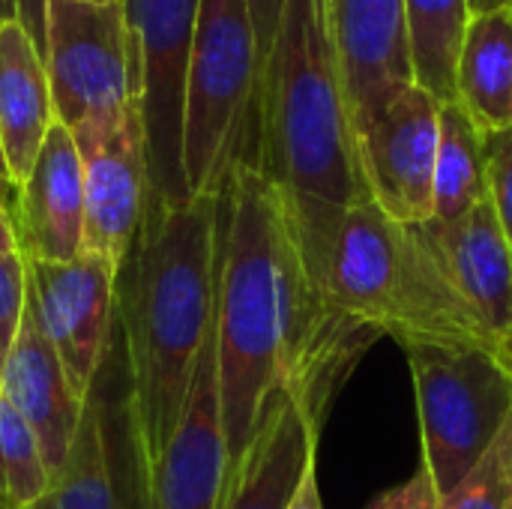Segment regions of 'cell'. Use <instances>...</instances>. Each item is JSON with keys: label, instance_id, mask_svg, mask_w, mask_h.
Masks as SVG:
<instances>
[{"label": "cell", "instance_id": "1", "mask_svg": "<svg viewBox=\"0 0 512 509\" xmlns=\"http://www.w3.org/2000/svg\"><path fill=\"white\" fill-rule=\"evenodd\" d=\"M222 192L150 204L117 279L135 417L150 474L183 417L216 327Z\"/></svg>", "mask_w": 512, "mask_h": 509}, {"label": "cell", "instance_id": "2", "mask_svg": "<svg viewBox=\"0 0 512 509\" xmlns=\"http://www.w3.org/2000/svg\"><path fill=\"white\" fill-rule=\"evenodd\" d=\"M279 204L309 279L348 321L393 339L402 351H501L447 279L420 225H402L372 201L330 204L279 192Z\"/></svg>", "mask_w": 512, "mask_h": 509}, {"label": "cell", "instance_id": "3", "mask_svg": "<svg viewBox=\"0 0 512 509\" xmlns=\"http://www.w3.org/2000/svg\"><path fill=\"white\" fill-rule=\"evenodd\" d=\"M216 375L231 465L285 378V267L276 186L237 162L222 189Z\"/></svg>", "mask_w": 512, "mask_h": 509}, {"label": "cell", "instance_id": "4", "mask_svg": "<svg viewBox=\"0 0 512 509\" xmlns=\"http://www.w3.org/2000/svg\"><path fill=\"white\" fill-rule=\"evenodd\" d=\"M255 168L285 195L330 204L372 201L327 0H285L264 60Z\"/></svg>", "mask_w": 512, "mask_h": 509}, {"label": "cell", "instance_id": "5", "mask_svg": "<svg viewBox=\"0 0 512 509\" xmlns=\"http://www.w3.org/2000/svg\"><path fill=\"white\" fill-rule=\"evenodd\" d=\"M261 72L249 3L201 0L183 108L189 195H219L237 162L255 165Z\"/></svg>", "mask_w": 512, "mask_h": 509}, {"label": "cell", "instance_id": "6", "mask_svg": "<svg viewBox=\"0 0 512 509\" xmlns=\"http://www.w3.org/2000/svg\"><path fill=\"white\" fill-rule=\"evenodd\" d=\"M420 420V468L450 495L492 450L512 414V363L489 348H405Z\"/></svg>", "mask_w": 512, "mask_h": 509}, {"label": "cell", "instance_id": "7", "mask_svg": "<svg viewBox=\"0 0 512 509\" xmlns=\"http://www.w3.org/2000/svg\"><path fill=\"white\" fill-rule=\"evenodd\" d=\"M45 69L54 120L75 135L81 153L117 135L138 108L123 0H48Z\"/></svg>", "mask_w": 512, "mask_h": 509}, {"label": "cell", "instance_id": "8", "mask_svg": "<svg viewBox=\"0 0 512 509\" xmlns=\"http://www.w3.org/2000/svg\"><path fill=\"white\" fill-rule=\"evenodd\" d=\"M150 465L135 417L120 318L84 396L72 447L30 509H147Z\"/></svg>", "mask_w": 512, "mask_h": 509}, {"label": "cell", "instance_id": "9", "mask_svg": "<svg viewBox=\"0 0 512 509\" xmlns=\"http://www.w3.org/2000/svg\"><path fill=\"white\" fill-rule=\"evenodd\" d=\"M135 48L150 204L189 198L183 171L186 72L201 0H123Z\"/></svg>", "mask_w": 512, "mask_h": 509}, {"label": "cell", "instance_id": "10", "mask_svg": "<svg viewBox=\"0 0 512 509\" xmlns=\"http://www.w3.org/2000/svg\"><path fill=\"white\" fill-rule=\"evenodd\" d=\"M441 102L420 84L399 90L357 129V153L372 204L402 225L435 219V159Z\"/></svg>", "mask_w": 512, "mask_h": 509}, {"label": "cell", "instance_id": "11", "mask_svg": "<svg viewBox=\"0 0 512 509\" xmlns=\"http://www.w3.org/2000/svg\"><path fill=\"white\" fill-rule=\"evenodd\" d=\"M117 279L120 270L93 252H78L63 264L27 261V303L81 399L117 324Z\"/></svg>", "mask_w": 512, "mask_h": 509}, {"label": "cell", "instance_id": "12", "mask_svg": "<svg viewBox=\"0 0 512 509\" xmlns=\"http://www.w3.org/2000/svg\"><path fill=\"white\" fill-rule=\"evenodd\" d=\"M354 135L399 90L417 84L405 0H327Z\"/></svg>", "mask_w": 512, "mask_h": 509}, {"label": "cell", "instance_id": "13", "mask_svg": "<svg viewBox=\"0 0 512 509\" xmlns=\"http://www.w3.org/2000/svg\"><path fill=\"white\" fill-rule=\"evenodd\" d=\"M231 471L222 426L216 327L201 354L183 417L150 474L147 509H219Z\"/></svg>", "mask_w": 512, "mask_h": 509}, {"label": "cell", "instance_id": "14", "mask_svg": "<svg viewBox=\"0 0 512 509\" xmlns=\"http://www.w3.org/2000/svg\"><path fill=\"white\" fill-rule=\"evenodd\" d=\"M84 237L81 252H93L126 267L150 210V177L141 111L105 144L84 150Z\"/></svg>", "mask_w": 512, "mask_h": 509}, {"label": "cell", "instance_id": "15", "mask_svg": "<svg viewBox=\"0 0 512 509\" xmlns=\"http://www.w3.org/2000/svg\"><path fill=\"white\" fill-rule=\"evenodd\" d=\"M12 219L27 261L63 264L81 252L84 237V159L75 135L51 123L42 150L15 189Z\"/></svg>", "mask_w": 512, "mask_h": 509}, {"label": "cell", "instance_id": "16", "mask_svg": "<svg viewBox=\"0 0 512 509\" xmlns=\"http://www.w3.org/2000/svg\"><path fill=\"white\" fill-rule=\"evenodd\" d=\"M420 228L459 297L512 360V249L492 201L462 219H432Z\"/></svg>", "mask_w": 512, "mask_h": 509}, {"label": "cell", "instance_id": "17", "mask_svg": "<svg viewBox=\"0 0 512 509\" xmlns=\"http://www.w3.org/2000/svg\"><path fill=\"white\" fill-rule=\"evenodd\" d=\"M0 396L36 432L48 474L54 477L72 447L84 399L72 390L63 360L39 327L30 303L0 372Z\"/></svg>", "mask_w": 512, "mask_h": 509}, {"label": "cell", "instance_id": "18", "mask_svg": "<svg viewBox=\"0 0 512 509\" xmlns=\"http://www.w3.org/2000/svg\"><path fill=\"white\" fill-rule=\"evenodd\" d=\"M324 423L279 390L246 453L231 465L219 509H285L303 474L306 456L321 444Z\"/></svg>", "mask_w": 512, "mask_h": 509}, {"label": "cell", "instance_id": "19", "mask_svg": "<svg viewBox=\"0 0 512 509\" xmlns=\"http://www.w3.org/2000/svg\"><path fill=\"white\" fill-rule=\"evenodd\" d=\"M54 123L45 57L18 18L0 21V141L15 189L30 174Z\"/></svg>", "mask_w": 512, "mask_h": 509}, {"label": "cell", "instance_id": "20", "mask_svg": "<svg viewBox=\"0 0 512 509\" xmlns=\"http://www.w3.org/2000/svg\"><path fill=\"white\" fill-rule=\"evenodd\" d=\"M456 96L480 135L512 129V9L471 15L456 66Z\"/></svg>", "mask_w": 512, "mask_h": 509}, {"label": "cell", "instance_id": "21", "mask_svg": "<svg viewBox=\"0 0 512 509\" xmlns=\"http://www.w3.org/2000/svg\"><path fill=\"white\" fill-rule=\"evenodd\" d=\"M489 201L483 135L459 102L441 105L435 159V222H453Z\"/></svg>", "mask_w": 512, "mask_h": 509}, {"label": "cell", "instance_id": "22", "mask_svg": "<svg viewBox=\"0 0 512 509\" xmlns=\"http://www.w3.org/2000/svg\"><path fill=\"white\" fill-rule=\"evenodd\" d=\"M411 57L417 84L426 87L441 105L459 102L456 96V66L471 21L468 0H405Z\"/></svg>", "mask_w": 512, "mask_h": 509}, {"label": "cell", "instance_id": "23", "mask_svg": "<svg viewBox=\"0 0 512 509\" xmlns=\"http://www.w3.org/2000/svg\"><path fill=\"white\" fill-rule=\"evenodd\" d=\"M0 456L9 509H30L51 483L42 447L27 420L0 396Z\"/></svg>", "mask_w": 512, "mask_h": 509}, {"label": "cell", "instance_id": "24", "mask_svg": "<svg viewBox=\"0 0 512 509\" xmlns=\"http://www.w3.org/2000/svg\"><path fill=\"white\" fill-rule=\"evenodd\" d=\"M444 509H512V414L480 465L444 495Z\"/></svg>", "mask_w": 512, "mask_h": 509}, {"label": "cell", "instance_id": "25", "mask_svg": "<svg viewBox=\"0 0 512 509\" xmlns=\"http://www.w3.org/2000/svg\"><path fill=\"white\" fill-rule=\"evenodd\" d=\"M483 156H486L489 201L512 249V129L483 135Z\"/></svg>", "mask_w": 512, "mask_h": 509}, {"label": "cell", "instance_id": "26", "mask_svg": "<svg viewBox=\"0 0 512 509\" xmlns=\"http://www.w3.org/2000/svg\"><path fill=\"white\" fill-rule=\"evenodd\" d=\"M27 309V261L21 252L0 255V372Z\"/></svg>", "mask_w": 512, "mask_h": 509}, {"label": "cell", "instance_id": "27", "mask_svg": "<svg viewBox=\"0 0 512 509\" xmlns=\"http://www.w3.org/2000/svg\"><path fill=\"white\" fill-rule=\"evenodd\" d=\"M444 498L438 495L432 477L417 468V474L393 489H384L381 495H375L363 509H441Z\"/></svg>", "mask_w": 512, "mask_h": 509}, {"label": "cell", "instance_id": "28", "mask_svg": "<svg viewBox=\"0 0 512 509\" xmlns=\"http://www.w3.org/2000/svg\"><path fill=\"white\" fill-rule=\"evenodd\" d=\"M318 456H321V444H315L306 456L303 474L291 492V501L285 509H324V495H321V474H318Z\"/></svg>", "mask_w": 512, "mask_h": 509}, {"label": "cell", "instance_id": "29", "mask_svg": "<svg viewBox=\"0 0 512 509\" xmlns=\"http://www.w3.org/2000/svg\"><path fill=\"white\" fill-rule=\"evenodd\" d=\"M249 12H252V24L258 33V48H261V60H267L270 48H273V36L282 18V6L285 0H246Z\"/></svg>", "mask_w": 512, "mask_h": 509}, {"label": "cell", "instance_id": "30", "mask_svg": "<svg viewBox=\"0 0 512 509\" xmlns=\"http://www.w3.org/2000/svg\"><path fill=\"white\" fill-rule=\"evenodd\" d=\"M15 18L27 27L45 57V24H48V0H12Z\"/></svg>", "mask_w": 512, "mask_h": 509}, {"label": "cell", "instance_id": "31", "mask_svg": "<svg viewBox=\"0 0 512 509\" xmlns=\"http://www.w3.org/2000/svg\"><path fill=\"white\" fill-rule=\"evenodd\" d=\"M12 252H21L18 228H15L12 210L0 207V255H12Z\"/></svg>", "mask_w": 512, "mask_h": 509}, {"label": "cell", "instance_id": "32", "mask_svg": "<svg viewBox=\"0 0 512 509\" xmlns=\"http://www.w3.org/2000/svg\"><path fill=\"white\" fill-rule=\"evenodd\" d=\"M12 204H15V183H12L9 162H6V153H3V141H0V207L12 210Z\"/></svg>", "mask_w": 512, "mask_h": 509}, {"label": "cell", "instance_id": "33", "mask_svg": "<svg viewBox=\"0 0 512 509\" xmlns=\"http://www.w3.org/2000/svg\"><path fill=\"white\" fill-rule=\"evenodd\" d=\"M471 15H486V12H498V9H512V0H468Z\"/></svg>", "mask_w": 512, "mask_h": 509}, {"label": "cell", "instance_id": "34", "mask_svg": "<svg viewBox=\"0 0 512 509\" xmlns=\"http://www.w3.org/2000/svg\"><path fill=\"white\" fill-rule=\"evenodd\" d=\"M3 18H15V12H12V0H0V21Z\"/></svg>", "mask_w": 512, "mask_h": 509}, {"label": "cell", "instance_id": "35", "mask_svg": "<svg viewBox=\"0 0 512 509\" xmlns=\"http://www.w3.org/2000/svg\"><path fill=\"white\" fill-rule=\"evenodd\" d=\"M0 504L9 509V501H6V483H3V456H0Z\"/></svg>", "mask_w": 512, "mask_h": 509}, {"label": "cell", "instance_id": "36", "mask_svg": "<svg viewBox=\"0 0 512 509\" xmlns=\"http://www.w3.org/2000/svg\"><path fill=\"white\" fill-rule=\"evenodd\" d=\"M0 509H6V507H3V504H0Z\"/></svg>", "mask_w": 512, "mask_h": 509}, {"label": "cell", "instance_id": "37", "mask_svg": "<svg viewBox=\"0 0 512 509\" xmlns=\"http://www.w3.org/2000/svg\"><path fill=\"white\" fill-rule=\"evenodd\" d=\"M441 509H444V507H441Z\"/></svg>", "mask_w": 512, "mask_h": 509}]
</instances>
